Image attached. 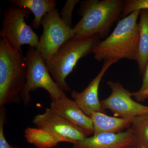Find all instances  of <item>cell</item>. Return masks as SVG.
Here are the masks:
<instances>
[{
  "label": "cell",
  "mask_w": 148,
  "mask_h": 148,
  "mask_svg": "<svg viewBox=\"0 0 148 148\" xmlns=\"http://www.w3.org/2000/svg\"><path fill=\"white\" fill-rule=\"evenodd\" d=\"M140 11L123 18L112 34L98 44L92 53L98 61H119L123 58L137 61L140 32L138 22Z\"/></svg>",
  "instance_id": "1"
},
{
  "label": "cell",
  "mask_w": 148,
  "mask_h": 148,
  "mask_svg": "<svg viewBox=\"0 0 148 148\" xmlns=\"http://www.w3.org/2000/svg\"><path fill=\"white\" fill-rule=\"evenodd\" d=\"M124 1L86 0L81 2L82 18L73 29L79 38L98 36L105 38L114 23L121 16Z\"/></svg>",
  "instance_id": "2"
},
{
  "label": "cell",
  "mask_w": 148,
  "mask_h": 148,
  "mask_svg": "<svg viewBox=\"0 0 148 148\" xmlns=\"http://www.w3.org/2000/svg\"><path fill=\"white\" fill-rule=\"evenodd\" d=\"M27 76L26 57L2 39L0 41V106L21 102L20 95Z\"/></svg>",
  "instance_id": "3"
},
{
  "label": "cell",
  "mask_w": 148,
  "mask_h": 148,
  "mask_svg": "<svg viewBox=\"0 0 148 148\" xmlns=\"http://www.w3.org/2000/svg\"><path fill=\"white\" fill-rule=\"evenodd\" d=\"M100 39L98 36L70 39L61 46L49 62L45 63L52 78L62 90H71L66 82V78L80 59L92 53L101 42Z\"/></svg>",
  "instance_id": "4"
},
{
  "label": "cell",
  "mask_w": 148,
  "mask_h": 148,
  "mask_svg": "<svg viewBox=\"0 0 148 148\" xmlns=\"http://www.w3.org/2000/svg\"><path fill=\"white\" fill-rule=\"evenodd\" d=\"M27 76L26 83L20 95L21 101L27 106L32 100L30 93L38 88L45 89L51 101L66 95L52 78L48 70L44 59L36 48L29 47L26 56Z\"/></svg>",
  "instance_id": "5"
},
{
  "label": "cell",
  "mask_w": 148,
  "mask_h": 148,
  "mask_svg": "<svg viewBox=\"0 0 148 148\" xmlns=\"http://www.w3.org/2000/svg\"><path fill=\"white\" fill-rule=\"evenodd\" d=\"M31 11L27 8L12 5L5 10L0 35L2 39L19 51L24 45L37 48L38 38L25 19L29 18Z\"/></svg>",
  "instance_id": "6"
},
{
  "label": "cell",
  "mask_w": 148,
  "mask_h": 148,
  "mask_svg": "<svg viewBox=\"0 0 148 148\" xmlns=\"http://www.w3.org/2000/svg\"><path fill=\"white\" fill-rule=\"evenodd\" d=\"M41 25L43 30L37 49L45 63H47L61 46L68 40L75 37V35L73 29L62 21L58 10L56 8L44 16Z\"/></svg>",
  "instance_id": "7"
},
{
  "label": "cell",
  "mask_w": 148,
  "mask_h": 148,
  "mask_svg": "<svg viewBox=\"0 0 148 148\" xmlns=\"http://www.w3.org/2000/svg\"><path fill=\"white\" fill-rule=\"evenodd\" d=\"M33 122L37 127L46 130L59 141L75 144L87 138L89 132L58 115L50 108L34 117Z\"/></svg>",
  "instance_id": "8"
},
{
  "label": "cell",
  "mask_w": 148,
  "mask_h": 148,
  "mask_svg": "<svg viewBox=\"0 0 148 148\" xmlns=\"http://www.w3.org/2000/svg\"><path fill=\"white\" fill-rule=\"evenodd\" d=\"M107 84L112 90L111 94L101 101L105 109L110 110L117 117L132 118L148 114V106L132 99V93L126 90L119 82L109 81Z\"/></svg>",
  "instance_id": "9"
},
{
  "label": "cell",
  "mask_w": 148,
  "mask_h": 148,
  "mask_svg": "<svg viewBox=\"0 0 148 148\" xmlns=\"http://www.w3.org/2000/svg\"><path fill=\"white\" fill-rule=\"evenodd\" d=\"M118 61L116 60L105 61L99 73L82 92H79L76 90H72L71 95L73 101L88 116L90 117L93 112L106 114V109L102 106L98 97L99 85L108 69L112 65Z\"/></svg>",
  "instance_id": "10"
},
{
  "label": "cell",
  "mask_w": 148,
  "mask_h": 148,
  "mask_svg": "<svg viewBox=\"0 0 148 148\" xmlns=\"http://www.w3.org/2000/svg\"><path fill=\"white\" fill-rule=\"evenodd\" d=\"M51 110L74 125L93 133V126L90 117L84 112L77 103L66 95L55 101H51Z\"/></svg>",
  "instance_id": "11"
},
{
  "label": "cell",
  "mask_w": 148,
  "mask_h": 148,
  "mask_svg": "<svg viewBox=\"0 0 148 148\" xmlns=\"http://www.w3.org/2000/svg\"><path fill=\"white\" fill-rule=\"evenodd\" d=\"M134 147L129 130L118 133H101L85 138L73 148H131Z\"/></svg>",
  "instance_id": "12"
},
{
  "label": "cell",
  "mask_w": 148,
  "mask_h": 148,
  "mask_svg": "<svg viewBox=\"0 0 148 148\" xmlns=\"http://www.w3.org/2000/svg\"><path fill=\"white\" fill-rule=\"evenodd\" d=\"M93 126V135L101 133H118L129 128L134 117L121 118L93 112L90 116Z\"/></svg>",
  "instance_id": "13"
},
{
  "label": "cell",
  "mask_w": 148,
  "mask_h": 148,
  "mask_svg": "<svg viewBox=\"0 0 148 148\" xmlns=\"http://www.w3.org/2000/svg\"><path fill=\"white\" fill-rule=\"evenodd\" d=\"M9 1L14 6L28 9L33 12L34 18L32 25L36 30L40 27L44 16L57 5L55 0H10Z\"/></svg>",
  "instance_id": "14"
},
{
  "label": "cell",
  "mask_w": 148,
  "mask_h": 148,
  "mask_svg": "<svg viewBox=\"0 0 148 148\" xmlns=\"http://www.w3.org/2000/svg\"><path fill=\"white\" fill-rule=\"evenodd\" d=\"M140 15V40L136 61L140 75H143L148 62V10H141Z\"/></svg>",
  "instance_id": "15"
},
{
  "label": "cell",
  "mask_w": 148,
  "mask_h": 148,
  "mask_svg": "<svg viewBox=\"0 0 148 148\" xmlns=\"http://www.w3.org/2000/svg\"><path fill=\"white\" fill-rule=\"evenodd\" d=\"M24 138L27 143L37 148H53L60 143L49 132L38 127H27L24 130Z\"/></svg>",
  "instance_id": "16"
},
{
  "label": "cell",
  "mask_w": 148,
  "mask_h": 148,
  "mask_svg": "<svg viewBox=\"0 0 148 148\" xmlns=\"http://www.w3.org/2000/svg\"><path fill=\"white\" fill-rule=\"evenodd\" d=\"M128 129L134 147L148 148V114L135 116Z\"/></svg>",
  "instance_id": "17"
},
{
  "label": "cell",
  "mask_w": 148,
  "mask_h": 148,
  "mask_svg": "<svg viewBox=\"0 0 148 148\" xmlns=\"http://www.w3.org/2000/svg\"><path fill=\"white\" fill-rule=\"evenodd\" d=\"M143 10H148V0L124 1L121 17L122 18H124L135 11Z\"/></svg>",
  "instance_id": "18"
},
{
  "label": "cell",
  "mask_w": 148,
  "mask_h": 148,
  "mask_svg": "<svg viewBox=\"0 0 148 148\" xmlns=\"http://www.w3.org/2000/svg\"><path fill=\"white\" fill-rule=\"evenodd\" d=\"M80 2L79 0H68L62 8L60 16L62 21L69 27L72 28V14L75 7Z\"/></svg>",
  "instance_id": "19"
},
{
  "label": "cell",
  "mask_w": 148,
  "mask_h": 148,
  "mask_svg": "<svg viewBox=\"0 0 148 148\" xmlns=\"http://www.w3.org/2000/svg\"><path fill=\"white\" fill-rule=\"evenodd\" d=\"M6 115L5 106H0V148H18L11 145L6 139L4 127L7 121Z\"/></svg>",
  "instance_id": "20"
},
{
  "label": "cell",
  "mask_w": 148,
  "mask_h": 148,
  "mask_svg": "<svg viewBox=\"0 0 148 148\" xmlns=\"http://www.w3.org/2000/svg\"><path fill=\"white\" fill-rule=\"evenodd\" d=\"M143 83L140 90L132 92V96L138 102H144L148 99V62L143 74Z\"/></svg>",
  "instance_id": "21"
},
{
  "label": "cell",
  "mask_w": 148,
  "mask_h": 148,
  "mask_svg": "<svg viewBox=\"0 0 148 148\" xmlns=\"http://www.w3.org/2000/svg\"><path fill=\"white\" fill-rule=\"evenodd\" d=\"M145 148V147H139V148H138V147H132V148Z\"/></svg>",
  "instance_id": "22"
}]
</instances>
